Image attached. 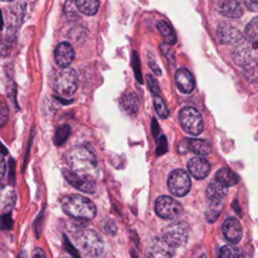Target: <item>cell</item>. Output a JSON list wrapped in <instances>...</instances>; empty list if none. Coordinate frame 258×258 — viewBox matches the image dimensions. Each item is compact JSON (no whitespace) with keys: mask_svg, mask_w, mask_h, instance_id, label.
Returning <instances> with one entry per match:
<instances>
[{"mask_svg":"<svg viewBox=\"0 0 258 258\" xmlns=\"http://www.w3.org/2000/svg\"><path fill=\"white\" fill-rule=\"evenodd\" d=\"M19 258H25V255H24V253H23V252L19 254Z\"/></svg>","mask_w":258,"mask_h":258,"instance_id":"41","label":"cell"},{"mask_svg":"<svg viewBox=\"0 0 258 258\" xmlns=\"http://www.w3.org/2000/svg\"><path fill=\"white\" fill-rule=\"evenodd\" d=\"M189 236V227L183 221L172 222L167 225L163 232L162 238L172 248H178L186 244Z\"/></svg>","mask_w":258,"mask_h":258,"instance_id":"5","label":"cell"},{"mask_svg":"<svg viewBox=\"0 0 258 258\" xmlns=\"http://www.w3.org/2000/svg\"><path fill=\"white\" fill-rule=\"evenodd\" d=\"M0 152H1L2 154H6V153H7V150H6V148H5L4 146H2L1 144H0Z\"/></svg>","mask_w":258,"mask_h":258,"instance_id":"40","label":"cell"},{"mask_svg":"<svg viewBox=\"0 0 258 258\" xmlns=\"http://www.w3.org/2000/svg\"><path fill=\"white\" fill-rule=\"evenodd\" d=\"M75 58L74 47L67 41L60 42L54 49V60L60 68H68Z\"/></svg>","mask_w":258,"mask_h":258,"instance_id":"11","label":"cell"},{"mask_svg":"<svg viewBox=\"0 0 258 258\" xmlns=\"http://www.w3.org/2000/svg\"><path fill=\"white\" fill-rule=\"evenodd\" d=\"M67 161L70 169L93 178L98 176V161L94 153L85 146L72 148L67 154Z\"/></svg>","mask_w":258,"mask_h":258,"instance_id":"1","label":"cell"},{"mask_svg":"<svg viewBox=\"0 0 258 258\" xmlns=\"http://www.w3.org/2000/svg\"><path fill=\"white\" fill-rule=\"evenodd\" d=\"M158 130H159V128H158V124H157L156 120L152 119V134L154 136H156L158 134Z\"/></svg>","mask_w":258,"mask_h":258,"instance_id":"38","label":"cell"},{"mask_svg":"<svg viewBox=\"0 0 258 258\" xmlns=\"http://www.w3.org/2000/svg\"><path fill=\"white\" fill-rule=\"evenodd\" d=\"M222 231L225 238L232 244L240 242L242 238V226L235 218H228L222 225Z\"/></svg>","mask_w":258,"mask_h":258,"instance_id":"14","label":"cell"},{"mask_svg":"<svg viewBox=\"0 0 258 258\" xmlns=\"http://www.w3.org/2000/svg\"><path fill=\"white\" fill-rule=\"evenodd\" d=\"M178 120L182 129L194 136L201 134L204 130L201 113L194 107H184L179 111Z\"/></svg>","mask_w":258,"mask_h":258,"instance_id":"6","label":"cell"},{"mask_svg":"<svg viewBox=\"0 0 258 258\" xmlns=\"http://www.w3.org/2000/svg\"><path fill=\"white\" fill-rule=\"evenodd\" d=\"M62 211L70 217L82 220H91L95 218L97 209L94 203L80 195H69L60 201Z\"/></svg>","mask_w":258,"mask_h":258,"instance_id":"2","label":"cell"},{"mask_svg":"<svg viewBox=\"0 0 258 258\" xmlns=\"http://www.w3.org/2000/svg\"><path fill=\"white\" fill-rule=\"evenodd\" d=\"M3 23H4V21H3L2 13H1V10H0V30H2V29H3Z\"/></svg>","mask_w":258,"mask_h":258,"instance_id":"39","label":"cell"},{"mask_svg":"<svg viewBox=\"0 0 258 258\" xmlns=\"http://www.w3.org/2000/svg\"><path fill=\"white\" fill-rule=\"evenodd\" d=\"M32 258H46L43 250L41 248H35L32 251Z\"/></svg>","mask_w":258,"mask_h":258,"instance_id":"36","label":"cell"},{"mask_svg":"<svg viewBox=\"0 0 258 258\" xmlns=\"http://www.w3.org/2000/svg\"><path fill=\"white\" fill-rule=\"evenodd\" d=\"M77 247L90 257H99L103 253L104 244L99 234L91 229L78 232L75 236Z\"/></svg>","mask_w":258,"mask_h":258,"instance_id":"3","label":"cell"},{"mask_svg":"<svg viewBox=\"0 0 258 258\" xmlns=\"http://www.w3.org/2000/svg\"><path fill=\"white\" fill-rule=\"evenodd\" d=\"M8 118H9L8 107L4 102L0 101V127L4 126L7 123Z\"/></svg>","mask_w":258,"mask_h":258,"instance_id":"29","label":"cell"},{"mask_svg":"<svg viewBox=\"0 0 258 258\" xmlns=\"http://www.w3.org/2000/svg\"><path fill=\"white\" fill-rule=\"evenodd\" d=\"M105 229H106L107 232H109V233H111V234H115L116 231H117V226L115 225V223H114L113 221H110V222L108 221V222L106 223Z\"/></svg>","mask_w":258,"mask_h":258,"instance_id":"35","label":"cell"},{"mask_svg":"<svg viewBox=\"0 0 258 258\" xmlns=\"http://www.w3.org/2000/svg\"><path fill=\"white\" fill-rule=\"evenodd\" d=\"M215 178L222 182L223 184H225L226 186H232L235 185L239 182V176L237 173H235L233 170H231L230 168H221L216 172Z\"/></svg>","mask_w":258,"mask_h":258,"instance_id":"20","label":"cell"},{"mask_svg":"<svg viewBox=\"0 0 258 258\" xmlns=\"http://www.w3.org/2000/svg\"><path fill=\"white\" fill-rule=\"evenodd\" d=\"M148 66H149V68L151 69V71H152L155 75H157V76H160V75H161V70L159 69V67L157 66V63H156L154 57H153L150 53H148Z\"/></svg>","mask_w":258,"mask_h":258,"instance_id":"32","label":"cell"},{"mask_svg":"<svg viewBox=\"0 0 258 258\" xmlns=\"http://www.w3.org/2000/svg\"><path fill=\"white\" fill-rule=\"evenodd\" d=\"M158 31L160 32L164 42L168 45H172L176 41V34L172 28V26L164 20H159L156 24Z\"/></svg>","mask_w":258,"mask_h":258,"instance_id":"21","label":"cell"},{"mask_svg":"<svg viewBox=\"0 0 258 258\" xmlns=\"http://www.w3.org/2000/svg\"><path fill=\"white\" fill-rule=\"evenodd\" d=\"M146 80H147L148 88L152 92V94L153 95H158V93H159V86H158L156 80L151 75H147L146 76Z\"/></svg>","mask_w":258,"mask_h":258,"instance_id":"31","label":"cell"},{"mask_svg":"<svg viewBox=\"0 0 258 258\" xmlns=\"http://www.w3.org/2000/svg\"><path fill=\"white\" fill-rule=\"evenodd\" d=\"M183 148V153L190 151L199 156H206L212 151V144L209 140L206 139H195V138H185L181 142L178 148Z\"/></svg>","mask_w":258,"mask_h":258,"instance_id":"10","label":"cell"},{"mask_svg":"<svg viewBox=\"0 0 258 258\" xmlns=\"http://www.w3.org/2000/svg\"><path fill=\"white\" fill-rule=\"evenodd\" d=\"M0 1H4V2H10V1H12V0H0Z\"/></svg>","mask_w":258,"mask_h":258,"instance_id":"43","label":"cell"},{"mask_svg":"<svg viewBox=\"0 0 258 258\" xmlns=\"http://www.w3.org/2000/svg\"><path fill=\"white\" fill-rule=\"evenodd\" d=\"M155 213L164 220H174L182 213L179 202L168 196H161L155 201Z\"/></svg>","mask_w":258,"mask_h":258,"instance_id":"8","label":"cell"},{"mask_svg":"<svg viewBox=\"0 0 258 258\" xmlns=\"http://www.w3.org/2000/svg\"><path fill=\"white\" fill-rule=\"evenodd\" d=\"M79 8L76 4V0H66L63 5V13L69 19H76L79 16Z\"/></svg>","mask_w":258,"mask_h":258,"instance_id":"26","label":"cell"},{"mask_svg":"<svg viewBox=\"0 0 258 258\" xmlns=\"http://www.w3.org/2000/svg\"><path fill=\"white\" fill-rule=\"evenodd\" d=\"M6 171V163H5V159L4 156L0 154V179L4 176Z\"/></svg>","mask_w":258,"mask_h":258,"instance_id":"37","label":"cell"},{"mask_svg":"<svg viewBox=\"0 0 258 258\" xmlns=\"http://www.w3.org/2000/svg\"><path fill=\"white\" fill-rule=\"evenodd\" d=\"M227 194H228L227 186L222 182L218 181L217 179L211 181L208 184V187L206 190L208 201L210 205H213V206H222V203L225 197L227 196Z\"/></svg>","mask_w":258,"mask_h":258,"instance_id":"12","label":"cell"},{"mask_svg":"<svg viewBox=\"0 0 258 258\" xmlns=\"http://www.w3.org/2000/svg\"><path fill=\"white\" fill-rule=\"evenodd\" d=\"M246 40L252 43L254 46L258 44V16L254 17L246 26L244 31Z\"/></svg>","mask_w":258,"mask_h":258,"instance_id":"23","label":"cell"},{"mask_svg":"<svg viewBox=\"0 0 258 258\" xmlns=\"http://www.w3.org/2000/svg\"><path fill=\"white\" fill-rule=\"evenodd\" d=\"M153 105H154L155 112L157 113V115L160 118L164 119V118L168 117V115H169L168 109H167L163 99L159 95H154V97H153Z\"/></svg>","mask_w":258,"mask_h":258,"instance_id":"25","label":"cell"},{"mask_svg":"<svg viewBox=\"0 0 258 258\" xmlns=\"http://www.w3.org/2000/svg\"><path fill=\"white\" fill-rule=\"evenodd\" d=\"M120 107L126 114L135 115L139 108V101L136 94L132 92L123 94L120 99Z\"/></svg>","mask_w":258,"mask_h":258,"instance_id":"18","label":"cell"},{"mask_svg":"<svg viewBox=\"0 0 258 258\" xmlns=\"http://www.w3.org/2000/svg\"><path fill=\"white\" fill-rule=\"evenodd\" d=\"M211 169V165L209 161L200 156V157H192L187 162V170L192 177L196 179H204L208 176Z\"/></svg>","mask_w":258,"mask_h":258,"instance_id":"13","label":"cell"},{"mask_svg":"<svg viewBox=\"0 0 258 258\" xmlns=\"http://www.w3.org/2000/svg\"><path fill=\"white\" fill-rule=\"evenodd\" d=\"M191 186L190 178L187 172L181 168L172 170L167 178V187L169 191L176 197L185 196Z\"/></svg>","mask_w":258,"mask_h":258,"instance_id":"7","label":"cell"},{"mask_svg":"<svg viewBox=\"0 0 258 258\" xmlns=\"http://www.w3.org/2000/svg\"><path fill=\"white\" fill-rule=\"evenodd\" d=\"M70 131H71V128L69 125H62V126L58 127L54 134V138H53L54 143L56 145H60V144L64 143L67 138L70 135Z\"/></svg>","mask_w":258,"mask_h":258,"instance_id":"27","label":"cell"},{"mask_svg":"<svg viewBox=\"0 0 258 258\" xmlns=\"http://www.w3.org/2000/svg\"><path fill=\"white\" fill-rule=\"evenodd\" d=\"M219 258H247V256L241 248L234 245H225L220 249Z\"/></svg>","mask_w":258,"mask_h":258,"instance_id":"24","label":"cell"},{"mask_svg":"<svg viewBox=\"0 0 258 258\" xmlns=\"http://www.w3.org/2000/svg\"><path fill=\"white\" fill-rule=\"evenodd\" d=\"M52 88L62 98L73 96L78 89V76L74 69L63 68L53 78Z\"/></svg>","mask_w":258,"mask_h":258,"instance_id":"4","label":"cell"},{"mask_svg":"<svg viewBox=\"0 0 258 258\" xmlns=\"http://www.w3.org/2000/svg\"><path fill=\"white\" fill-rule=\"evenodd\" d=\"M219 11L222 15L230 18H239L242 13V7L237 0H223L220 4Z\"/></svg>","mask_w":258,"mask_h":258,"instance_id":"19","label":"cell"},{"mask_svg":"<svg viewBox=\"0 0 258 258\" xmlns=\"http://www.w3.org/2000/svg\"><path fill=\"white\" fill-rule=\"evenodd\" d=\"M217 35L219 39L224 43H234L243 37L242 33L229 23H223L219 25L217 28Z\"/></svg>","mask_w":258,"mask_h":258,"instance_id":"17","label":"cell"},{"mask_svg":"<svg viewBox=\"0 0 258 258\" xmlns=\"http://www.w3.org/2000/svg\"><path fill=\"white\" fill-rule=\"evenodd\" d=\"M13 227V221L9 214L0 216V230H9Z\"/></svg>","mask_w":258,"mask_h":258,"instance_id":"30","label":"cell"},{"mask_svg":"<svg viewBox=\"0 0 258 258\" xmlns=\"http://www.w3.org/2000/svg\"><path fill=\"white\" fill-rule=\"evenodd\" d=\"M166 151V139L164 136H160V139L158 141V146L156 148L157 154H162Z\"/></svg>","mask_w":258,"mask_h":258,"instance_id":"33","label":"cell"},{"mask_svg":"<svg viewBox=\"0 0 258 258\" xmlns=\"http://www.w3.org/2000/svg\"><path fill=\"white\" fill-rule=\"evenodd\" d=\"M198 258H207V256L205 255V254H202L200 257H198Z\"/></svg>","mask_w":258,"mask_h":258,"instance_id":"42","label":"cell"},{"mask_svg":"<svg viewBox=\"0 0 258 258\" xmlns=\"http://www.w3.org/2000/svg\"><path fill=\"white\" fill-rule=\"evenodd\" d=\"M61 172H62V175L66 178V180L72 186H74L86 194H93L96 191L97 184H96L95 178L77 173V172L71 170L70 168H62Z\"/></svg>","mask_w":258,"mask_h":258,"instance_id":"9","label":"cell"},{"mask_svg":"<svg viewBox=\"0 0 258 258\" xmlns=\"http://www.w3.org/2000/svg\"><path fill=\"white\" fill-rule=\"evenodd\" d=\"M76 4L81 13L93 16L99 10L100 0H76Z\"/></svg>","mask_w":258,"mask_h":258,"instance_id":"22","label":"cell"},{"mask_svg":"<svg viewBox=\"0 0 258 258\" xmlns=\"http://www.w3.org/2000/svg\"><path fill=\"white\" fill-rule=\"evenodd\" d=\"M172 250L162 237H156L150 243L148 258H171Z\"/></svg>","mask_w":258,"mask_h":258,"instance_id":"15","label":"cell"},{"mask_svg":"<svg viewBox=\"0 0 258 258\" xmlns=\"http://www.w3.org/2000/svg\"><path fill=\"white\" fill-rule=\"evenodd\" d=\"M0 198H1V189H0Z\"/></svg>","mask_w":258,"mask_h":258,"instance_id":"44","label":"cell"},{"mask_svg":"<svg viewBox=\"0 0 258 258\" xmlns=\"http://www.w3.org/2000/svg\"><path fill=\"white\" fill-rule=\"evenodd\" d=\"M244 3L248 10L252 12L258 11V0H244Z\"/></svg>","mask_w":258,"mask_h":258,"instance_id":"34","label":"cell"},{"mask_svg":"<svg viewBox=\"0 0 258 258\" xmlns=\"http://www.w3.org/2000/svg\"><path fill=\"white\" fill-rule=\"evenodd\" d=\"M175 84L183 94H190L195 88V80L191 73L186 69H178L174 75Z\"/></svg>","mask_w":258,"mask_h":258,"instance_id":"16","label":"cell"},{"mask_svg":"<svg viewBox=\"0 0 258 258\" xmlns=\"http://www.w3.org/2000/svg\"><path fill=\"white\" fill-rule=\"evenodd\" d=\"M139 58L136 53V51H132V68L135 74V78L139 83H142V77H141V70L139 66Z\"/></svg>","mask_w":258,"mask_h":258,"instance_id":"28","label":"cell"}]
</instances>
